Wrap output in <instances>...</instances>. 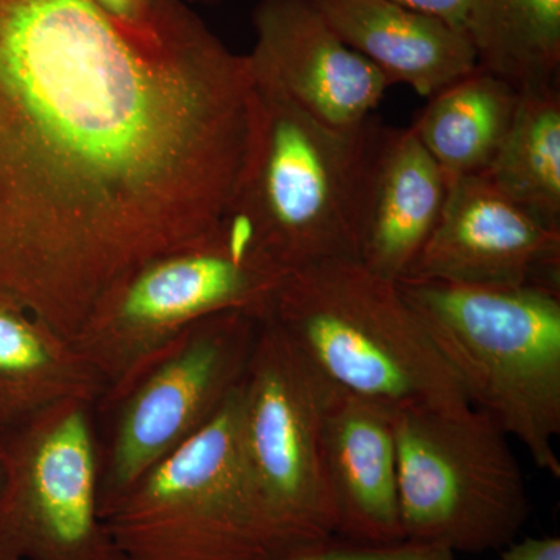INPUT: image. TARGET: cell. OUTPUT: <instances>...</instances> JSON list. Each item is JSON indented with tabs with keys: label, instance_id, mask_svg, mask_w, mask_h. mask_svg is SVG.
<instances>
[{
	"label": "cell",
	"instance_id": "6da1fadb",
	"mask_svg": "<svg viewBox=\"0 0 560 560\" xmlns=\"http://www.w3.org/2000/svg\"><path fill=\"white\" fill-rule=\"evenodd\" d=\"M254 108L248 55L184 0L143 24L0 0V293L72 341L121 276L220 230Z\"/></svg>",
	"mask_w": 560,
	"mask_h": 560
},
{
	"label": "cell",
	"instance_id": "7a4b0ae2",
	"mask_svg": "<svg viewBox=\"0 0 560 560\" xmlns=\"http://www.w3.org/2000/svg\"><path fill=\"white\" fill-rule=\"evenodd\" d=\"M253 77L248 158L221 230L282 276L359 260L364 189L383 125L371 117L349 130L330 127L271 80Z\"/></svg>",
	"mask_w": 560,
	"mask_h": 560
},
{
	"label": "cell",
	"instance_id": "3957f363",
	"mask_svg": "<svg viewBox=\"0 0 560 560\" xmlns=\"http://www.w3.org/2000/svg\"><path fill=\"white\" fill-rule=\"evenodd\" d=\"M268 318L345 393L393 412L470 407L397 282L359 260L287 275Z\"/></svg>",
	"mask_w": 560,
	"mask_h": 560
},
{
	"label": "cell",
	"instance_id": "277c9868",
	"mask_svg": "<svg viewBox=\"0 0 560 560\" xmlns=\"http://www.w3.org/2000/svg\"><path fill=\"white\" fill-rule=\"evenodd\" d=\"M471 408L560 477V293L399 280Z\"/></svg>",
	"mask_w": 560,
	"mask_h": 560
},
{
	"label": "cell",
	"instance_id": "5b68a950",
	"mask_svg": "<svg viewBox=\"0 0 560 560\" xmlns=\"http://www.w3.org/2000/svg\"><path fill=\"white\" fill-rule=\"evenodd\" d=\"M238 388L205 429L147 470L106 515L120 560L302 555L280 537L250 485L238 440Z\"/></svg>",
	"mask_w": 560,
	"mask_h": 560
},
{
	"label": "cell",
	"instance_id": "8992f818",
	"mask_svg": "<svg viewBox=\"0 0 560 560\" xmlns=\"http://www.w3.org/2000/svg\"><path fill=\"white\" fill-rule=\"evenodd\" d=\"M264 318L241 311L198 320L94 405L101 515L154 464L191 440L238 388Z\"/></svg>",
	"mask_w": 560,
	"mask_h": 560
},
{
	"label": "cell",
	"instance_id": "52a82bcc",
	"mask_svg": "<svg viewBox=\"0 0 560 560\" xmlns=\"http://www.w3.org/2000/svg\"><path fill=\"white\" fill-rule=\"evenodd\" d=\"M405 544L455 552L506 548L529 517L510 436L475 408L394 412Z\"/></svg>",
	"mask_w": 560,
	"mask_h": 560
},
{
	"label": "cell",
	"instance_id": "ba28073f",
	"mask_svg": "<svg viewBox=\"0 0 560 560\" xmlns=\"http://www.w3.org/2000/svg\"><path fill=\"white\" fill-rule=\"evenodd\" d=\"M331 388L298 346L265 319L238 388V440L261 506L296 552L340 540L323 451Z\"/></svg>",
	"mask_w": 560,
	"mask_h": 560
},
{
	"label": "cell",
	"instance_id": "9c48e42d",
	"mask_svg": "<svg viewBox=\"0 0 560 560\" xmlns=\"http://www.w3.org/2000/svg\"><path fill=\"white\" fill-rule=\"evenodd\" d=\"M283 278L243 253L220 228L206 241L121 276L72 342L110 389L198 320L230 311L267 319Z\"/></svg>",
	"mask_w": 560,
	"mask_h": 560
},
{
	"label": "cell",
	"instance_id": "30bf717a",
	"mask_svg": "<svg viewBox=\"0 0 560 560\" xmlns=\"http://www.w3.org/2000/svg\"><path fill=\"white\" fill-rule=\"evenodd\" d=\"M94 405L58 401L0 429V560H120L98 504Z\"/></svg>",
	"mask_w": 560,
	"mask_h": 560
},
{
	"label": "cell",
	"instance_id": "8fae6325",
	"mask_svg": "<svg viewBox=\"0 0 560 560\" xmlns=\"http://www.w3.org/2000/svg\"><path fill=\"white\" fill-rule=\"evenodd\" d=\"M404 279L560 293V231L480 173L459 176L448 183L441 219Z\"/></svg>",
	"mask_w": 560,
	"mask_h": 560
},
{
	"label": "cell",
	"instance_id": "7c38bea8",
	"mask_svg": "<svg viewBox=\"0 0 560 560\" xmlns=\"http://www.w3.org/2000/svg\"><path fill=\"white\" fill-rule=\"evenodd\" d=\"M253 24L250 69L330 127H360L393 86L331 31L308 0H259Z\"/></svg>",
	"mask_w": 560,
	"mask_h": 560
},
{
	"label": "cell",
	"instance_id": "4fadbf2b",
	"mask_svg": "<svg viewBox=\"0 0 560 560\" xmlns=\"http://www.w3.org/2000/svg\"><path fill=\"white\" fill-rule=\"evenodd\" d=\"M323 451L338 539L366 547L405 544L394 412L334 386Z\"/></svg>",
	"mask_w": 560,
	"mask_h": 560
},
{
	"label": "cell",
	"instance_id": "5bb4252c",
	"mask_svg": "<svg viewBox=\"0 0 560 560\" xmlns=\"http://www.w3.org/2000/svg\"><path fill=\"white\" fill-rule=\"evenodd\" d=\"M451 179L411 128L383 127L368 172L359 261L399 282L433 234Z\"/></svg>",
	"mask_w": 560,
	"mask_h": 560
},
{
	"label": "cell",
	"instance_id": "9a60e30c",
	"mask_svg": "<svg viewBox=\"0 0 560 560\" xmlns=\"http://www.w3.org/2000/svg\"><path fill=\"white\" fill-rule=\"evenodd\" d=\"M331 31L393 84L422 97L478 69L467 33L394 0H308Z\"/></svg>",
	"mask_w": 560,
	"mask_h": 560
},
{
	"label": "cell",
	"instance_id": "2e32d148",
	"mask_svg": "<svg viewBox=\"0 0 560 560\" xmlns=\"http://www.w3.org/2000/svg\"><path fill=\"white\" fill-rule=\"evenodd\" d=\"M105 389L72 341L0 293V429L58 401L97 404Z\"/></svg>",
	"mask_w": 560,
	"mask_h": 560
},
{
	"label": "cell",
	"instance_id": "e0dca14e",
	"mask_svg": "<svg viewBox=\"0 0 560 560\" xmlns=\"http://www.w3.org/2000/svg\"><path fill=\"white\" fill-rule=\"evenodd\" d=\"M521 94L478 68L429 98L411 125L448 179L488 168L510 130Z\"/></svg>",
	"mask_w": 560,
	"mask_h": 560
},
{
	"label": "cell",
	"instance_id": "ac0fdd59",
	"mask_svg": "<svg viewBox=\"0 0 560 560\" xmlns=\"http://www.w3.org/2000/svg\"><path fill=\"white\" fill-rule=\"evenodd\" d=\"M467 35L478 68L518 94L559 90L560 0H478Z\"/></svg>",
	"mask_w": 560,
	"mask_h": 560
},
{
	"label": "cell",
	"instance_id": "d6986e66",
	"mask_svg": "<svg viewBox=\"0 0 560 560\" xmlns=\"http://www.w3.org/2000/svg\"><path fill=\"white\" fill-rule=\"evenodd\" d=\"M480 175L560 231V90L521 94L510 130Z\"/></svg>",
	"mask_w": 560,
	"mask_h": 560
},
{
	"label": "cell",
	"instance_id": "ffe728a7",
	"mask_svg": "<svg viewBox=\"0 0 560 560\" xmlns=\"http://www.w3.org/2000/svg\"><path fill=\"white\" fill-rule=\"evenodd\" d=\"M275 560H455L451 551L420 545L400 544L394 547H366L337 540L319 550Z\"/></svg>",
	"mask_w": 560,
	"mask_h": 560
},
{
	"label": "cell",
	"instance_id": "44dd1931",
	"mask_svg": "<svg viewBox=\"0 0 560 560\" xmlns=\"http://www.w3.org/2000/svg\"><path fill=\"white\" fill-rule=\"evenodd\" d=\"M394 2L419 13L429 14L452 25L456 31L467 33L478 0H394Z\"/></svg>",
	"mask_w": 560,
	"mask_h": 560
},
{
	"label": "cell",
	"instance_id": "7402d4cb",
	"mask_svg": "<svg viewBox=\"0 0 560 560\" xmlns=\"http://www.w3.org/2000/svg\"><path fill=\"white\" fill-rule=\"evenodd\" d=\"M108 16L125 24H143L156 13L161 0H91Z\"/></svg>",
	"mask_w": 560,
	"mask_h": 560
},
{
	"label": "cell",
	"instance_id": "603a6c76",
	"mask_svg": "<svg viewBox=\"0 0 560 560\" xmlns=\"http://www.w3.org/2000/svg\"><path fill=\"white\" fill-rule=\"evenodd\" d=\"M501 560H560L559 537H529L512 541Z\"/></svg>",
	"mask_w": 560,
	"mask_h": 560
},
{
	"label": "cell",
	"instance_id": "cb8c5ba5",
	"mask_svg": "<svg viewBox=\"0 0 560 560\" xmlns=\"http://www.w3.org/2000/svg\"><path fill=\"white\" fill-rule=\"evenodd\" d=\"M187 3H198V5H220L224 0H184Z\"/></svg>",
	"mask_w": 560,
	"mask_h": 560
}]
</instances>
